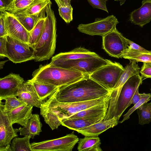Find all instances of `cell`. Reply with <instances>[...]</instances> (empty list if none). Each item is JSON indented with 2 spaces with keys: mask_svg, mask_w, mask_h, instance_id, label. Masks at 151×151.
<instances>
[{
  "mask_svg": "<svg viewBox=\"0 0 151 151\" xmlns=\"http://www.w3.org/2000/svg\"><path fill=\"white\" fill-rule=\"evenodd\" d=\"M111 91L107 94L93 100L78 102L63 103L57 101L52 94L41 105L40 114L52 130L57 129L61 120L81 111L109 103Z\"/></svg>",
  "mask_w": 151,
  "mask_h": 151,
  "instance_id": "obj_1",
  "label": "cell"
},
{
  "mask_svg": "<svg viewBox=\"0 0 151 151\" xmlns=\"http://www.w3.org/2000/svg\"><path fill=\"white\" fill-rule=\"evenodd\" d=\"M111 91L88 77L70 84L58 87L52 95L59 102L71 103L97 99Z\"/></svg>",
  "mask_w": 151,
  "mask_h": 151,
  "instance_id": "obj_2",
  "label": "cell"
},
{
  "mask_svg": "<svg viewBox=\"0 0 151 151\" xmlns=\"http://www.w3.org/2000/svg\"><path fill=\"white\" fill-rule=\"evenodd\" d=\"M32 81L58 87L73 83L89 75L79 71L51 65H41L33 73Z\"/></svg>",
  "mask_w": 151,
  "mask_h": 151,
  "instance_id": "obj_3",
  "label": "cell"
},
{
  "mask_svg": "<svg viewBox=\"0 0 151 151\" xmlns=\"http://www.w3.org/2000/svg\"><path fill=\"white\" fill-rule=\"evenodd\" d=\"M52 3L45 8L46 18L42 34L32 47L34 59L37 62L49 60L54 54L56 40V19L51 8Z\"/></svg>",
  "mask_w": 151,
  "mask_h": 151,
  "instance_id": "obj_4",
  "label": "cell"
},
{
  "mask_svg": "<svg viewBox=\"0 0 151 151\" xmlns=\"http://www.w3.org/2000/svg\"><path fill=\"white\" fill-rule=\"evenodd\" d=\"M112 62L99 56L75 60L51 61L53 65L79 71L89 75Z\"/></svg>",
  "mask_w": 151,
  "mask_h": 151,
  "instance_id": "obj_5",
  "label": "cell"
},
{
  "mask_svg": "<svg viewBox=\"0 0 151 151\" xmlns=\"http://www.w3.org/2000/svg\"><path fill=\"white\" fill-rule=\"evenodd\" d=\"M124 68L119 63L112 62L89 75V77L109 90H112Z\"/></svg>",
  "mask_w": 151,
  "mask_h": 151,
  "instance_id": "obj_6",
  "label": "cell"
},
{
  "mask_svg": "<svg viewBox=\"0 0 151 151\" xmlns=\"http://www.w3.org/2000/svg\"><path fill=\"white\" fill-rule=\"evenodd\" d=\"M140 69L137 63L133 61L130 62L125 67L123 73L111 91L108 108L104 120L115 116L118 99L123 85L130 77L139 74Z\"/></svg>",
  "mask_w": 151,
  "mask_h": 151,
  "instance_id": "obj_7",
  "label": "cell"
},
{
  "mask_svg": "<svg viewBox=\"0 0 151 151\" xmlns=\"http://www.w3.org/2000/svg\"><path fill=\"white\" fill-rule=\"evenodd\" d=\"M79 138L73 132L58 138L30 144L32 151H72Z\"/></svg>",
  "mask_w": 151,
  "mask_h": 151,
  "instance_id": "obj_8",
  "label": "cell"
},
{
  "mask_svg": "<svg viewBox=\"0 0 151 151\" xmlns=\"http://www.w3.org/2000/svg\"><path fill=\"white\" fill-rule=\"evenodd\" d=\"M6 40V57L17 63L34 59L33 51L31 46L8 35Z\"/></svg>",
  "mask_w": 151,
  "mask_h": 151,
  "instance_id": "obj_9",
  "label": "cell"
},
{
  "mask_svg": "<svg viewBox=\"0 0 151 151\" xmlns=\"http://www.w3.org/2000/svg\"><path fill=\"white\" fill-rule=\"evenodd\" d=\"M119 23L118 19L112 14L103 18H96L92 23L79 24L77 29L80 32L88 35L103 37L114 30Z\"/></svg>",
  "mask_w": 151,
  "mask_h": 151,
  "instance_id": "obj_10",
  "label": "cell"
},
{
  "mask_svg": "<svg viewBox=\"0 0 151 151\" xmlns=\"http://www.w3.org/2000/svg\"><path fill=\"white\" fill-rule=\"evenodd\" d=\"M142 81V77L138 74L130 77L123 85L118 99L115 116L118 120L124 111L131 104L133 95Z\"/></svg>",
  "mask_w": 151,
  "mask_h": 151,
  "instance_id": "obj_11",
  "label": "cell"
},
{
  "mask_svg": "<svg viewBox=\"0 0 151 151\" xmlns=\"http://www.w3.org/2000/svg\"><path fill=\"white\" fill-rule=\"evenodd\" d=\"M102 37V48L110 56L122 58L128 45L126 37L115 28Z\"/></svg>",
  "mask_w": 151,
  "mask_h": 151,
  "instance_id": "obj_12",
  "label": "cell"
},
{
  "mask_svg": "<svg viewBox=\"0 0 151 151\" xmlns=\"http://www.w3.org/2000/svg\"><path fill=\"white\" fill-rule=\"evenodd\" d=\"M3 12L7 35L28 44L29 32L13 14L6 11Z\"/></svg>",
  "mask_w": 151,
  "mask_h": 151,
  "instance_id": "obj_13",
  "label": "cell"
},
{
  "mask_svg": "<svg viewBox=\"0 0 151 151\" xmlns=\"http://www.w3.org/2000/svg\"><path fill=\"white\" fill-rule=\"evenodd\" d=\"M4 105L0 103V147L11 144L12 139L18 136L17 129L13 128L9 119L4 110Z\"/></svg>",
  "mask_w": 151,
  "mask_h": 151,
  "instance_id": "obj_14",
  "label": "cell"
},
{
  "mask_svg": "<svg viewBox=\"0 0 151 151\" xmlns=\"http://www.w3.org/2000/svg\"><path fill=\"white\" fill-rule=\"evenodd\" d=\"M19 75L11 73L0 78V99L16 96L18 89L24 82Z\"/></svg>",
  "mask_w": 151,
  "mask_h": 151,
  "instance_id": "obj_15",
  "label": "cell"
},
{
  "mask_svg": "<svg viewBox=\"0 0 151 151\" xmlns=\"http://www.w3.org/2000/svg\"><path fill=\"white\" fill-rule=\"evenodd\" d=\"M17 97L21 101L38 108L45 101L39 99L30 80L24 82L20 86Z\"/></svg>",
  "mask_w": 151,
  "mask_h": 151,
  "instance_id": "obj_16",
  "label": "cell"
},
{
  "mask_svg": "<svg viewBox=\"0 0 151 151\" xmlns=\"http://www.w3.org/2000/svg\"><path fill=\"white\" fill-rule=\"evenodd\" d=\"M151 19V0H143L142 5L129 14V20L141 27L149 23Z\"/></svg>",
  "mask_w": 151,
  "mask_h": 151,
  "instance_id": "obj_17",
  "label": "cell"
},
{
  "mask_svg": "<svg viewBox=\"0 0 151 151\" xmlns=\"http://www.w3.org/2000/svg\"><path fill=\"white\" fill-rule=\"evenodd\" d=\"M119 123L116 117L103 120L86 127L79 129L76 131L85 136H98L107 129L113 128Z\"/></svg>",
  "mask_w": 151,
  "mask_h": 151,
  "instance_id": "obj_18",
  "label": "cell"
},
{
  "mask_svg": "<svg viewBox=\"0 0 151 151\" xmlns=\"http://www.w3.org/2000/svg\"><path fill=\"white\" fill-rule=\"evenodd\" d=\"M33 106L27 104L19 106L6 113L11 123L25 126L32 114Z\"/></svg>",
  "mask_w": 151,
  "mask_h": 151,
  "instance_id": "obj_19",
  "label": "cell"
},
{
  "mask_svg": "<svg viewBox=\"0 0 151 151\" xmlns=\"http://www.w3.org/2000/svg\"><path fill=\"white\" fill-rule=\"evenodd\" d=\"M99 56L96 53L80 47L70 51L61 52L56 55L52 58L51 61L75 60Z\"/></svg>",
  "mask_w": 151,
  "mask_h": 151,
  "instance_id": "obj_20",
  "label": "cell"
},
{
  "mask_svg": "<svg viewBox=\"0 0 151 151\" xmlns=\"http://www.w3.org/2000/svg\"><path fill=\"white\" fill-rule=\"evenodd\" d=\"M42 126L39 115L34 114L32 115L25 126L17 129V130L18 132H19L20 135L28 136L33 139L42 132Z\"/></svg>",
  "mask_w": 151,
  "mask_h": 151,
  "instance_id": "obj_21",
  "label": "cell"
},
{
  "mask_svg": "<svg viewBox=\"0 0 151 151\" xmlns=\"http://www.w3.org/2000/svg\"><path fill=\"white\" fill-rule=\"evenodd\" d=\"M104 118V117H100L91 118H77L68 119L61 120L60 123L63 126L76 131L103 120Z\"/></svg>",
  "mask_w": 151,
  "mask_h": 151,
  "instance_id": "obj_22",
  "label": "cell"
},
{
  "mask_svg": "<svg viewBox=\"0 0 151 151\" xmlns=\"http://www.w3.org/2000/svg\"><path fill=\"white\" fill-rule=\"evenodd\" d=\"M109 105V103H108L94 106L80 111L65 119L77 118H91L100 117H105Z\"/></svg>",
  "mask_w": 151,
  "mask_h": 151,
  "instance_id": "obj_23",
  "label": "cell"
},
{
  "mask_svg": "<svg viewBox=\"0 0 151 151\" xmlns=\"http://www.w3.org/2000/svg\"><path fill=\"white\" fill-rule=\"evenodd\" d=\"M77 149L78 151H102L101 142L98 136H85L79 139Z\"/></svg>",
  "mask_w": 151,
  "mask_h": 151,
  "instance_id": "obj_24",
  "label": "cell"
},
{
  "mask_svg": "<svg viewBox=\"0 0 151 151\" xmlns=\"http://www.w3.org/2000/svg\"><path fill=\"white\" fill-rule=\"evenodd\" d=\"M122 58L128 59L130 62H151V51H142L127 48Z\"/></svg>",
  "mask_w": 151,
  "mask_h": 151,
  "instance_id": "obj_25",
  "label": "cell"
},
{
  "mask_svg": "<svg viewBox=\"0 0 151 151\" xmlns=\"http://www.w3.org/2000/svg\"><path fill=\"white\" fill-rule=\"evenodd\" d=\"M12 14L29 32L32 29L39 19L46 17L45 12L35 15H26L18 13Z\"/></svg>",
  "mask_w": 151,
  "mask_h": 151,
  "instance_id": "obj_26",
  "label": "cell"
},
{
  "mask_svg": "<svg viewBox=\"0 0 151 151\" xmlns=\"http://www.w3.org/2000/svg\"><path fill=\"white\" fill-rule=\"evenodd\" d=\"M30 80L40 100L45 101L58 88V87L32 81L31 79Z\"/></svg>",
  "mask_w": 151,
  "mask_h": 151,
  "instance_id": "obj_27",
  "label": "cell"
},
{
  "mask_svg": "<svg viewBox=\"0 0 151 151\" xmlns=\"http://www.w3.org/2000/svg\"><path fill=\"white\" fill-rule=\"evenodd\" d=\"M46 17L39 19L32 29L29 32L28 44L31 48L39 41L42 34Z\"/></svg>",
  "mask_w": 151,
  "mask_h": 151,
  "instance_id": "obj_28",
  "label": "cell"
},
{
  "mask_svg": "<svg viewBox=\"0 0 151 151\" xmlns=\"http://www.w3.org/2000/svg\"><path fill=\"white\" fill-rule=\"evenodd\" d=\"M51 3L50 0H38L27 9L17 13L26 15H40L45 12L46 6Z\"/></svg>",
  "mask_w": 151,
  "mask_h": 151,
  "instance_id": "obj_29",
  "label": "cell"
},
{
  "mask_svg": "<svg viewBox=\"0 0 151 151\" xmlns=\"http://www.w3.org/2000/svg\"><path fill=\"white\" fill-rule=\"evenodd\" d=\"M30 138L27 135L22 138H14L10 145L11 151H32L29 142Z\"/></svg>",
  "mask_w": 151,
  "mask_h": 151,
  "instance_id": "obj_30",
  "label": "cell"
},
{
  "mask_svg": "<svg viewBox=\"0 0 151 151\" xmlns=\"http://www.w3.org/2000/svg\"><path fill=\"white\" fill-rule=\"evenodd\" d=\"M136 110L139 124L142 125L149 124L151 121V103H144Z\"/></svg>",
  "mask_w": 151,
  "mask_h": 151,
  "instance_id": "obj_31",
  "label": "cell"
},
{
  "mask_svg": "<svg viewBox=\"0 0 151 151\" xmlns=\"http://www.w3.org/2000/svg\"><path fill=\"white\" fill-rule=\"evenodd\" d=\"M38 0H20L14 3H11L6 11L12 14L23 11L27 8Z\"/></svg>",
  "mask_w": 151,
  "mask_h": 151,
  "instance_id": "obj_32",
  "label": "cell"
},
{
  "mask_svg": "<svg viewBox=\"0 0 151 151\" xmlns=\"http://www.w3.org/2000/svg\"><path fill=\"white\" fill-rule=\"evenodd\" d=\"M5 100L4 106V111L6 113L21 106L26 104L19 100L16 96H12L7 97L2 99Z\"/></svg>",
  "mask_w": 151,
  "mask_h": 151,
  "instance_id": "obj_33",
  "label": "cell"
},
{
  "mask_svg": "<svg viewBox=\"0 0 151 151\" xmlns=\"http://www.w3.org/2000/svg\"><path fill=\"white\" fill-rule=\"evenodd\" d=\"M60 16L67 24L73 20V8L71 5L58 7Z\"/></svg>",
  "mask_w": 151,
  "mask_h": 151,
  "instance_id": "obj_34",
  "label": "cell"
},
{
  "mask_svg": "<svg viewBox=\"0 0 151 151\" xmlns=\"http://www.w3.org/2000/svg\"><path fill=\"white\" fill-rule=\"evenodd\" d=\"M151 94L148 93L143 97L139 101L134 105L132 108L130 109L128 112L123 116V119L120 122V123H123L124 121L128 120L130 118V115L138 107L144 103H147L150 100Z\"/></svg>",
  "mask_w": 151,
  "mask_h": 151,
  "instance_id": "obj_35",
  "label": "cell"
},
{
  "mask_svg": "<svg viewBox=\"0 0 151 151\" xmlns=\"http://www.w3.org/2000/svg\"><path fill=\"white\" fill-rule=\"evenodd\" d=\"M89 4L93 8L104 10L108 13V11L106 6L107 0H87Z\"/></svg>",
  "mask_w": 151,
  "mask_h": 151,
  "instance_id": "obj_36",
  "label": "cell"
},
{
  "mask_svg": "<svg viewBox=\"0 0 151 151\" xmlns=\"http://www.w3.org/2000/svg\"><path fill=\"white\" fill-rule=\"evenodd\" d=\"M139 73L141 77L146 78H151V62H143V64Z\"/></svg>",
  "mask_w": 151,
  "mask_h": 151,
  "instance_id": "obj_37",
  "label": "cell"
},
{
  "mask_svg": "<svg viewBox=\"0 0 151 151\" xmlns=\"http://www.w3.org/2000/svg\"><path fill=\"white\" fill-rule=\"evenodd\" d=\"M6 36L0 37V57H6Z\"/></svg>",
  "mask_w": 151,
  "mask_h": 151,
  "instance_id": "obj_38",
  "label": "cell"
},
{
  "mask_svg": "<svg viewBox=\"0 0 151 151\" xmlns=\"http://www.w3.org/2000/svg\"><path fill=\"white\" fill-rule=\"evenodd\" d=\"M6 35L4 14L3 12H1L0 17V37H5Z\"/></svg>",
  "mask_w": 151,
  "mask_h": 151,
  "instance_id": "obj_39",
  "label": "cell"
},
{
  "mask_svg": "<svg viewBox=\"0 0 151 151\" xmlns=\"http://www.w3.org/2000/svg\"><path fill=\"white\" fill-rule=\"evenodd\" d=\"M139 88L138 87L135 92L131 101V104L135 105L143 97L146 96L147 94L144 93L140 94L139 92Z\"/></svg>",
  "mask_w": 151,
  "mask_h": 151,
  "instance_id": "obj_40",
  "label": "cell"
},
{
  "mask_svg": "<svg viewBox=\"0 0 151 151\" xmlns=\"http://www.w3.org/2000/svg\"><path fill=\"white\" fill-rule=\"evenodd\" d=\"M126 40L128 45V48L142 51H148L143 47L126 38Z\"/></svg>",
  "mask_w": 151,
  "mask_h": 151,
  "instance_id": "obj_41",
  "label": "cell"
},
{
  "mask_svg": "<svg viewBox=\"0 0 151 151\" xmlns=\"http://www.w3.org/2000/svg\"><path fill=\"white\" fill-rule=\"evenodd\" d=\"M12 0H0V12L6 11Z\"/></svg>",
  "mask_w": 151,
  "mask_h": 151,
  "instance_id": "obj_42",
  "label": "cell"
},
{
  "mask_svg": "<svg viewBox=\"0 0 151 151\" xmlns=\"http://www.w3.org/2000/svg\"><path fill=\"white\" fill-rule=\"evenodd\" d=\"M10 145L5 147H0V151H11Z\"/></svg>",
  "mask_w": 151,
  "mask_h": 151,
  "instance_id": "obj_43",
  "label": "cell"
},
{
  "mask_svg": "<svg viewBox=\"0 0 151 151\" xmlns=\"http://www.w3.org/2000/svg\"><path fill=\"white\" fill-rule=\"evenodd\" d=\"M58 7L65 6L63 3L62 0H54Z\"/></svg>",
  "mask_w": 151,
  "mask_h": 151,
  "instance_id": "obj_44",
  "label": "cell"
},
{
  "mask_svg": "<svg viewBox=\"0 0 151 151\" xmlns=\"http://www.w3.org/2000/svg\"><path fill=\"white\" fill-rule=\"evenodd\" d=\"M71 0H62L65 6L71 5L70 2Z\"/></svg>",
  "mask_w": 151,
  "mask_h": 151,
  "instance_id": "obj_45",
  "label": "cell"
},
{
  "mask_svg": "<svg viewBox=\"0 0 151 151\" xmlns=\"http://www.w3.org/2000/svg\"><path fill=\"white\" fill-rule=\"evenodd\" d=\"M7 60L0 61V70L2 69L5 63L7 61Z\"/></svg>",
  "mask_w": 151,
  "mask_h": 151,
  "instance_id": "obj_46",
  "label": "cell"
},
{
  "mask_svg": "<svg viewBox=\"0 0 151 151\" xmlns=\"http://www.w3.org/2000/svg\"><path fill=\"white\" fill-rule=\"evenodd\" d=\"M108 1V0H107ZM114 1H119V4L120 5V6H122V5L124 4L125 2V1L127 0H114Z\"/></svg>",
  "mask_w": 151,
  "mask_h": 151,
  "instance_id": "obj_47",
  "label": "cell"
},
{
  "mask_svg": "<svg viewBox=\"0 0 151 151\" xmlns=\"http://www.w3.org/2000/svg\"><path fill=\"white\" fill-rule=\"evenodd\" d=\"M19 0H12V1L11 3H15V2L19 1Z\"/></svg>",
  "mask_w": 151,
  "mask_h": 151,
  "instance_id": "obj_48",
  "label": "cell"
},
{
  "mask_svg": "<svg viewBox=\"0 0 151 151\" xmlns=\"http://www.w3.org/2000/svg\"><path fill=\"white\" fill-rule=\"evenodd\" d=\"M2 100L1 99H0V103H2Z\"/></svg>",
  "mask_w": 151,
  "mask_h": 151,
  "instance_id": "obj_49",
  "label": "cell"
},
{
  "mask_svg": "<svg viewBox=\"0 0 151 151\" xmlns=\"http://www.w3.org/2000/svg\"><path fill=\"white\" fill-rule=\"evenodd\" d=\"M1 12H0V16H1Z\"/></svg>",
  "mask_w": 151,
  "mask_h": 151,
  "instance_id": "obj_50",
  "label": "cell"
}]
</instances>
